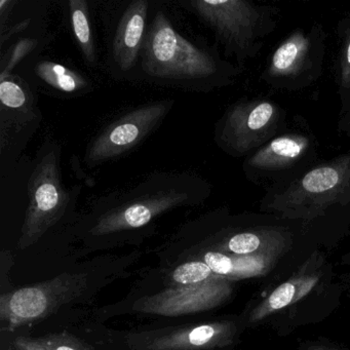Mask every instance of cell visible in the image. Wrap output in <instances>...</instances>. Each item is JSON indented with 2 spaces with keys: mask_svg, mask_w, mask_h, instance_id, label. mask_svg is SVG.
Masks as SVG:
<instances>
[{
  "mask_svg": "<svg viewBox=\"0 0 350 350\" xmlns=\"http://www.w3.org/2000/svg\"><path fill=\"white\" fill-rule=\"evenodd\" d=\"M212 185L188 172H157L126 190L100 196L79 215L75 232L88 247H109L148 233L171 211L202 204Z\"/></svg>",
  "mask_w": 350,
  "mask_h": 350,
  "instance_id": "1",
  "label": "cell"
},
{
  "mask_svg": "<svg viewBox=\"0 0 350 350\" xmlns=\"http://www.w3.org/2000/svg\"><path fill=\"white\" fill-rule=\"evenodd\" d=\"M259 211L300 223L315 243L342 239L350 229V151L265 188Z\"/></svg>",
  "mask_w": 350,
  "mask_h": 350,
  "instance_id": "2",
  "label": "cell"
},
{
  "mask_svg": "<svg viewBox=\"0 0 350 350\" xmlns=\"http://www.w3.org/2000/svg\"><path fill=\"white\" fill-rule=\"evenodd\" d=\"M139 65L143 81L198 93L234 85L243 71L222 58L216 46L178 31L163 11L157 12L147 28Z\"/></svg>",
  "mask_w": 350,
  "mask_h": 350,
  "instance_id": "3",
  "label": "cell"
},
{
  "mask_svg": "<svg viewBox=\"0 0 350 350\" xmlns=\"http://www.w3.org/2000/svg\"><path fill=\"white\" fill-rule=\"evenodd\" d=\"M341 297L333 265L314 251L288 278L262 293L241 319L245 329L268 327L284 336L327 319L339 307Z\"/></svg>",
  "mask_w": 350,
  "mask_h": 350,
  "instance_id": "4",
  "label": "cell"
},
{
  "mask_svg": "<svg viewBox=\"0 0 350 350\" xmlns=\"http://www.w3.org/2000/svg\"><path fill=\"white\" fill-rule=\"evenodd\" d=\"M181 5L213 32L227 60L233 59L243 70L261 53L280 16L278 8L250 0H186Z\"/></svg>",
  "mask_w": 350,
  "mask_h": 350,
  "instance_id": "5",
  "label": "cell"
},
{
  "mask_svg": "<svg viewBox=\"0 0 350 350\" xmlns=\"http://www.w3.org/2000/svg\"><path fill=\"white\" fill-rule=\"evenodd\" d=\"M28 206L22 225L18 249L25 251L46 233L75 214L81 186L66 187L61 171V146L46 140L34 159L28 180Z\"/></svg>",
  "mask_w": 350,
  "mask_h": 350,
  "instance_id": "6",
  "label": "cell"
},
{
  "mask_svg": "<svg viewBox=\"0 0 350 350\" xmlns=\"http://www.w3.org/2000/svg\"><path fill=\"white\" fill-rule=\"evenodd\" d=\"M327 42L323 24L295 28L272 51L260 81L278 91L299 92L311 87L323 75Z\"/></svg>",
  "mask_w": 350,
  "mask_h": 350,
  "instance_id": "7",
  "label": "cell"
},
{
  "mask_svg": "<svg viewBox=\"0 0 350 350\" xmlns=\"http://www.w3.org/2000/svg\"><path fill=\"white\" fill-rule=\"evenodd\" d=\"M278 136L243 159V172L255 185H275L302 173L319 159V141L307 120L295 116Z\"/></svg>",
  "mask_w": 350,
  "mask_h": 350,
  "instance_id": "8",
  "label": "cell"
},
{
  "mask_svg": "<svg viewBox=\"0 0 350 350\" xmlns=\"http://www.w3.org/2000/svg\"><path fill=\"white\" fill-rule=\"evenodd\" d=\"M286 111L266 97L241 98L215 124L214 141L234 159H245L286 130Z\"/></svg>",
  "mask_w": 350,
  "mask_h": 350,
  "instance_id": "9",
  "label": "cell"
},
{
  "mask_svg": "<svg viewBox=\"0 0 350 350\" xmlns=\"http://www.w3.org/2000/svg\"><path fill=\"white\" fill-rule=\"evenodd\" d=\"M97 284L91 271L81 270L1 293L0 321L10 329L36 323L50 317L63 305L83 298Z\"/></svg>",
  "mask_w": 350,
  "mask_h": 350,
  "instance_id": "10",
  "label": "cell"
},
{
  "mask_svg": "<svg viewBox=\"0 0 350 350\" xmlns=\"http://www.w3.org/2000/svg\"><path fill=\"white\" fill-rule=\"evenodd\" d=\"M175 105L172 99L139 106L98 133L88 144L83 163L93 169L116 161L140 146L163 124Z\"/></svg>",
  "mask_w": 350,
  "mask_h": 350,
  "instance_id": "11",
  "label": "cell"
},
{
  "mask_svg": "<svg viewBox=\"0 0 350 350\" xmlns=\"http://www.w3.org/2000/svg\"><path fill=\"white\" fill-rule=\"evenodd\" d=\"M241 317L202 323L133 331L124 335L130 350H229L243 333Z\"/></svg>",
  "mask_w": 350,
  "mask_h": 350,
  "instance_id": "12",
  "label": "cell"
},
{
  "mask_svg": "<svg viewBox=\"0 0 350 350\" xmlns=\"http://www.w3.org/2000/svg\"><path fill=\"white\" fill-rule=\"evenodd\" d=\"M42 112L30 85L17 75L0 79V152L13 161L36 133Z\"/></svg>",
  "mask_w": 350,
  "mask_h": 350,
  "instance_id": "13",
  "label": "cell"
},
{
  "mask_svg": "<svg viewBox=\"0 0 350 350\" xmlns=\"http://www.w3.org/2000/svg\"><path fill=\"white\" fill-rule=\"evenodd\" d=\"M234 284L225 278H216L193 286H171L135 301L131 311L144 315L176 317L213 310L232 298Z\"/></svg>",
  "mask_w": 350,
  "mask_h": 350,
  "instance_id": "14",
  "label": "cell"
},
{
  "mask_svg": "<svg viewBox=\"0 0 350 350\" xmlns=\"http://www.w3.org/2000/svg\"><path fill=\"white\" fill-rule=\"evenodd\" d=\"M149 3L135 0L122 14L111 46L112 66L116 75H133L140 60L146 36Z\"/></svg>",
  "mask_w": 350,
  "mask_h": 350,
  "instance_id": "15",
  "label": "cell"
},
{
  "mask_svg": "<svg viewBox=\"0 0 350 350\" xmlns=\"http://www.w3.org/2000/svg\"><path fill=\"white\" fill-rule=\"evenodd\" d=\"M182 255L202 260L217 276L231 282L267 275L286 256L278 253L233 255L194 245H190Z\"/></svg>",
  "mask_w": 350,
  "mask_h": 350,
  "instance_id": "16",
  "label": "cell"
},
{
  "mask_svg": "<svg viewBox=\"0 0 350 350\" xmlns=\"http://www.w3.org/2000/svg\"><path fill=\"white\" fill-rule=\"evenodd\" d=\"M34 75L46 88L60 95L77 97L93 90V83L83 73L53 61H38Z\"/></svg>",
  "mask_w": 350,
  "mask_h": 350,
  "instance_id": "17",
  "label": "cell"
},
{
  "mask_svg": "<svg viewBox=\"0 0 350 350\" xmlns=\"http://www.w3.org/2000/svg\"><path fill=\"white\" fill-rule=\"evenodd\" d=\"M335 32L337 53L334 62V81L342 111L350 101V13L338 20Z\"/></svg>",
  "mask_w": 350,
  "mask_h": 350,
  "instance_id": "18",
  "label": "cell"
},
{
  "mask_svg": "<svg viewBox=\"0 0 350 350\" xmlns=\"http://www.w3.org/2000/svg\"><path fill=\"white\" fill-rule=\"evenodd\" d=\"M69 13L73 36L81 55L88 64L95 66L97 63V51L92 30L89 3L85 0H70Z\"/></svg>",
  "mask_w": 350,
  "mask_h": 350,
  "instance_id": "19",
  "label": "cell"
},
{
  "mask_svg": "<svg viewBox=\"0 0 350 350\" xmlns=\"http://www.w3.org/2000/svg\"><path fill=\"white\" fill-rule=\"evenodd\" d=\"M174 267L170 268L165 273L167 288L171 286H193L204 284L216 278L211 268L198 258H185Z\"/></svg>",
  "mask_w": 350,
  "mask_h": 350,
  "instance_id": "20",
  "label": "cell"
},
{
  "mask_svg": "<svg viewBox=\"0 0 350 350\" xmlns=\"http://www.w3.org/2000/svg\"><path fill=\"white\" fill-rule=\"evenodd\" d=\"M13 346L16 350H95L89 344L67 333L34 338L19 336L14 339Z\"/></svg>",
  "mask_w": 350,
  "mask_h": 350,
  "instance_id": "21",
  "label": "cell"
},
{
  "mask_svg": "<svg viewBox=\"0 0 350 350\" xmlns=\"http://www.w3.org/2000/svg\"><path fill=\"white\" fill-rule=\"evenodd\" d=\"M38 40L33 38H25L16 42L13 46L8 50L7 56L1 59L0 67V79L10 77L13 75V70L18 64L25 59L30 53L33 52L34 49L38 46Z\"/></svg>",
  "mask_w": 350,
  "mask_h": 350,
  "instance_id": "22",
  "label": "cell"
},
{
  "mask_svg": "<svg viewBox=\"0 0 350 350\" xmlns=\"http://www.w3.org/2000/svg\"><path fill=\"white\" fill-rule=\"evenodd\" d=\"M337 132L350 138V101L345 109L339 112L337 122Z\"/></svg>",
  "mask_w": 350,
  "mask_h": 350,
  "instance_id": "23",
  "label": "cell"
},
{
  "mask_svg": "<svg viewBox=\"0 0 350 350\" xmlns=\"http://www.w3.org/2000/svg\"><path fill=\"white\" fill-rule=\"evenodd\" d=\"M299 350H344L331 344L321 341H305L301 344Z\"/></svg>",
  "mask_w": 350,
  "mask_h": 350,
  "instance_id": "24",
  "label": "cell"
},
{
  "mask_svg": "<svg viewBox=\"0 0 350 350\" xmlns=\"http://www.w3.org/2000/svg\"><path fill=\"white\" fill-rule=\"evenodd\" d=\"M29 20L21 22V23L17 24V25L12 27L11 30H10L8 33H3V36H1V46H3L5 42H7L8 40H10V38H12V36H15L16 33H19V32H22L23 30H25L28 24H29Z\"/></svg>",
  "mask_w": 350,
  "mask_h": 350,
  "instance_id": "25",
  "label": "cell"
}]
</instances>
